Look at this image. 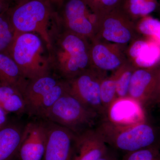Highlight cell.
Segmentation results:
<instances>
[{"mask_svg": "<svg viewBox=\"0 0 160 160\" xmlns=\"http://www.w3.org/2000/svg\"><path fill=\"white\" fill-rule=\"evenodd\" d=\"M122 0H86L95 17L105 14L120 6Z\"/></svg>", "mask_w": 160, "mask_h": 160, "instance_id": "cell-26", "label": "cell"}, {"mask_svg": "<svg viewBox=\"0 0 160 160\" xmlns=\"http://www.w3.org/2000/svg\"><path fill=\"white\" fill-rule=\"evenodd\" d=\"M126 54L136 69L152 68L160 63V46L140 35L126 46Z\"/></svg>", "mask_w": 160, "mask_h": 160, "instance_id": "cell-14", "label": "cell"}, {"mask_svg": "<svg viewBox=\"0 0 160 160\" xmlns=\"http://www.w3.org/2000/svg\"><path fill=\"white\" fill-rule=\"evenodd\" d=\"M120 126H130L146 121L145 110L135 100L118 98L107 109L105 119Z\"/></svg>", "mask_w": 160, "mask_h": 160, "instance_id": "cell-13", "label": "cell"}, {"mask_svg": "<svg viewBox=\"0 0 160 160\" xmlns=\"http://www.w3.org/2000/svg\"><path fill=\"white\" fill-rule=\"evenodd\" d=\"M18 2V0H0V15L9 10Z\"/></svg>", "mask_w": 160, "mask_h": 160, "instance_id": "cell-28", "label": "cell"}, {"mask_svg": "<svg viewBox=\"0 0 160 160\" xmlns=\"http://www.w3.org/2000/svg\"><path fill=\"white\" fill-rule=\"evenodd\" d=\"M44 118L78 134L95 129L102 120L84 106L70 91L63 94L46 112Z\"/></svg>", "mask_w": 160, "mask_h": 160, "instance_id": "cell-5", "label": "cell"}, {"mask_svg": "<svg viewBox=\"0 0 160 160\" xmlns=\"http://www.w3.org/2000/svg\"><path fill=\"white\" fill-rule=\"evenodd\" d=\"M69 91V82L52 72L29 81L24 92L26 111L44 118L55 102Z\"/></svg>", "mask_w": 160, "mask_h": 160, "instance_id": "cell-6", "label": "cell"}, {"mask_svg": "<svg viewBox=\"0 0 160 160\" xmlns=\"http://www.w3.org/2000/svg\"><path fill=\"white\" fill-rule=\"evenodd\" d=\"M0 82L16 87L23 95L29 82L15 62L9 55L3 52H0Z\"/></svg>", "mask_w": 160, "mask_h": 160, "instance_id": "cell-18", "label": "cell"}, {"mask_svg": "<svg viewBox=\"0 0 160 160\" xmlns=\"http://www.w3.org/2000/svg\"><path fill=\"white\" fill-rule=\"evenodd\" d=\"M108 149L95 129H88L76 135L71 160H98Z\"/></svg>", "mask_w": 160, "mask_h": 160, "instance_id": "cell-15", "label": "cell"}, {"mask_svg": "<svg viewBox=\"0 0 160 160\" xmlns=\"http://www.w3.org/2000/svg\"><path fill=\"white\" fill-rule=\"evenodd\" d=\"M157 66L150 68H138L132 77L128 97L139 103L143 108L154 89Z\"/></svg>", "mask_w": 160, "mask_h": 160, "instance_id": "cell-16", "label": "cell"}, {"mask_svg": "<svg viewBox=\"0 0 160 160\" xmlns=\"http://www.w3.org/2000/svg\"><path fill=\"white\" fill-rule=\"evenodd\" d=\"M46 124L47 142L42 160H71L77 134L55 123Z\"/></svg>", "mask_w": 160, "mask_h": 160, "instance_id": "cell-11", "label": "cell"}, {"mask_svg": "<svg viewBox=\"0 0 160 160\" xmlns=\"http://www.w3.org/2000/svg\"><path fill=\"white\" fill-rule=\"evenodd\" d=\"M158 6H159L160 8V0H158Z\"/></svg>", "mask_w": 160, "mask_h": 160, "instance_id": "cell-31", "label": "cell"}, {"mask_svg": "<svg viewBox=\"0 0 160 160\" xmlns=\"http://www.w3.org/2000/svg\"><path fill=\"white\" fill-rule=\"evenodd\" d=\"M98 160H119L118 152L108 146V149L104 155Z\"/></svg>", "mask_w": 160, "mask_h": 160, "instance_id": "cell-29", "label": "cell"}, {"mask_svg": "<svg viewBox=\"0 0 160 160\" xmlns=\"http://www.w3.org/2000/svg\"><path fill=\"white\" fill-rule=\"evenodd\" d=\"M160 108V63L157 67L156 77L154 89L149 102L144 107L145 112Z\"/></svg>", "mask_w": 160, "mask_h": 160, "instance_id": "cell-27", "label": "cell"}, {"mask_svg": "<svg viewBox=\"0 0 160 160\" xmlns=\"http://www.w3.org/2000/svg\"><path fill=\"white\" fill-rule=\"evenodd\" d=\"M95 129L107 146L124 154L160 146V127L147 121L130 126H120L103 120Z\"/></svg>", "mask_w": 160, "mask_h": 160, "instance_id": "cell-2", "label": "cell"}, {"mask_svg": "<svg viewBox=\"0 0 160 160\" xmlns=\"http://www.w3.org/2000/svg\"><path fill=\"white\" fill-rule=\"evenodd\" d=\"M51 2L53 10L52 20L57 24L89 42L94 38L96 19L86 0H58Z\"/></svg>", "mask_w": 160, "mask_h": 160, "instance_id": "cell-7", "label": "cell"}, {"mask_svg": "<svg viewBox=\"0 0 160 160\" xmlns=\"http://www.w3.org/2000/svg\"><path fill=\"white\" fill-rule=\"evenodd\" d=\"M100 94L105 116L107 109L112 103L117 98L116 84L113 72L107 75L102 80L100 87Z\"/></svg>", "mask_w": 160, "mask_h": 160, "instance_id": "cell-24", "label": "cell"}, {"mask_svg": "<svg viewBox=\"0 0 160 160\" xmlns=\"http://www.w3.org/2000/svg\"><path fill=\"white\" fill-rule=\"evenodd\" d=\"M50 1H58V0H50Z\"/></svg>", "mask_w": 160, "mask_h": 160, "instance_id": "cell-33", "label": "cell"}, {"mask_svg": "<svg viewBox=\"0 0 160 160\" xmlns=\"http://www.w3.org/2000/svg\"><path fill=\"white\" fill-rule=\"evenodd\" d=\"M126 46L93 39L89 47L91 68L106 73L115 71L128 61Z\"/></svg>", "mask_w": 160, "mask_h": 160, "instance_id": "cell-10", "label": "cell"}, {"mask_svg": "<svg viewBox=\"0 0 160 160\" xmlns=\"http://www.w3.org/2000/svg\"><path fill=\"white\" fill-rule=\"evenodd\" d=\"M158 6V0H122L120 7L132 22L149 15Z\"/></svg>", "mask_w": 160, "mask_h": 160, "instance_id": "cell-20", "label": "cell"}, {"mask_svg": "<svg viewBox=\"0 0 160 160\" xmlns=\"http://www.w3.org/2000/svg\"><path fill=\"white\" fill-rule=\"evenodd\" d=\"M7 113L0 107V127L6 125L7 122Z\"/></svg>", "mask_w": 160, "mask_h": 160, "instance_id": "cell-30", "label": "cell"}, {"mask_svg": "<svg viewBox=\"0 0 160 160\" xmlns=\"http://www.w3.org/2000/svg\"><path fill=\"white\" fill-rule=\"evenodd\" d=\"M10 21L16 32H32L49 43V31L53 7L50 0H23L9 9Z\"/></svg>", "mask_w": 160, "mask_h": 160, "instance_id": "cell-4", "label": "cell"}, {"mask_svg": "<svg viewBox=\"0 0 160 160\" xmlns=\"http://www.w3.org/2000/svg\"><path fill=\"white\" fill-rule=\"evenodd\" d=\"M8 11L0 15V52L6 53L15 35Z\"/></svg>", "mask_w": 160, "mask_h": 160, "instance_id": "cell-23", "label": "cell"}, {"mask_svg": "<svg viewBox=\"0 0 160 160\" xmlns=\"http://www.w3.org/2000/svg\"><path fill=\"white\" fill-rule=\"evenodd\" d=\"M136 69V68L128 60L119 68L112 72L115 78L118 98L128 97L132 77Z\"/></svg>", "mask_w": 160, "mask_h": 160, "instance_id": "cell-21", "label": "cell"}, {"mask_svg": "<svg viewBox=\"0 0 160 160\" xmlns=\"http://www.w3.org/2000/svg\"><path fill=\"white\" fill-rule=\"evenodd\" d=\"M0 107L7 114H22L26 111L24 95L16 87L0 82Z\"/></svg>", "mask_w": 160, "mask_h": 160, "instance_id": "cell-19", "label": "cell"}, {"mask_svg": "<svg viewBox=\"0 0 160 160\" xmlns=\"http://www.w3.org/2000/svg\"><path fill=\"white\" fill-rule=\"evenodd\" d=\"M94 38L127 46L140 35L132 22L119 6L112 11L96 17Z\"/></svg>", "mask_w": 160, "mask_h": 160, "instance_id": "cell-8", "label": "cell"}, {"mask_svg": "<svg viewBox=\"0 0 160 160\" xmlns=\"http://www.w3.org/2000/svg\"><path fill=\"white\" fill-rule=\"evenodd\" d=\"M47 139V126L43 122H30L24 127L19 150L20 160H42Z\"/></svg>", "mask_w": 160, "mask_h": 160, "instance_id": "cell-12", "label": "cell"}, {"mask_svg": "<svg viewBox=\"0 0 160 160\" xmlns=\"http://www.w3.org/2000/svg\"><path fill=\"white\" fill-rule=\"evenodd\" d=\"M46 45L51 72L71 81L91 68L90 42L68 31L52 19Z\"/></svg>", "mask_w": 160, "mask_h": 160, "instance_id": "cell-1", "label": "cell"}, {"mask_svg": "<svg viewBox=\"0 0 160 160\" xmlns=\"http://www.w3.org/2000/svg\"><path fill=\"white\" fill-rule=\"evenodd\" d=\"M24 128L8 122L0 127V160H12L18 153Z\"/></svg>", "mask_w": 160, "mask_h": 160, "instance_id": "cell-17", "label": "cell"}, {"mask_svg": "<svg viewBox=\"0 0 160 160\" xmlns=\"http://www.w3.org/2000/svg\"><path fill=\"white\" fill-rule=\"evenodd\" d=\"M108 73L91 68L69 81L70 92L84 106L102 119L105 113L100 94L101 82Z\"/></svg>", "mask_w": 160, "mask_h": 160, "instance_id": "cell-9", "label": "cell"}, {"mask_svg": "<svg viewBox=\"0 0 160 160\" xmlns=\"http://www.w3.org/2000/svg\"><path fill=\"white\" fill-rule=\"evenodd\" d=\"M119 160H160V146H151L128 152Z\"/></svg>", "mask_w": 160, "mask_h": 160, "instance_id": "cell-25", "label": "cell"}, {"mask_svg": "<svg viewBox=\"0 0 160 160\" xmlns=\"http://www.w3.org/2000/svg\"><path fill=\"white\" fill-rule=\"evenodd\" d=\"M23 1V0H18V2H20V1Z\"/></svg>", "mask_w": 160, "mask_h": 160, "instance_id": "cell-32", "label": "cell"}, {"mask_svg": "<svg viewBox=\"0 0 160 160\" xmlns=\"http://www.w3.org/2000/svg\"><path fill=\"white\" fill-rule=\"evenodd\" d=\"M6 53L15 62L28 81L51 72L46 43L36 33L16 32Z\"/></svg>", "mask_w": 160, "mask_h": 160, "instance_id": "cell-3", "label": "cell"}, {"mask_svg": "<svg viewBox=\"0 0 160 160\" xmlns=\"http://www.w3.org/2000/svg\"><path fill=\"white\" fill-rule=\"evenodd\" d=\"M140 35L153 41L160 46V21L151 17H144L135 23Z\"/></svg>", "mask_w": 160, "mask_h": 160, "instance_id": "cell-22", "label": "cell"}]
</instances>
